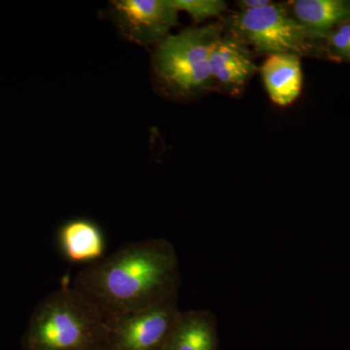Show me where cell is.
Instances as JSON below:
<instances>
[{
	"label": "cell",
	"mask_w": 350,
	"mask_h": 350,
	"mask_svg": "<svg viewBox=\"0 0 350 350\" xmlns=\"http://www.w3.org/2000/svg\"><path fill=\"white\" fill-rule=\"evenodd\" d=\"M62 252L71 262H90L103 259L105 250L103 231L94 221L85 218L69 220L59 231Z\"/></svg>",
	"instance_id": "11"
},
{
	"label": "cell",
	"mask_w": 350,
	"mask_h": 350,
	"mask_svg": "<svg viewBox=\"0 0 350 350\" xmlns=\"http://www.w3.org/2000/svg\"><path fill=\"white\" fill-rule=\"evenodd\" d=\"M301 59L293 54L269 55L260 66L267 93L278 107H288L300 96L303 87Z\"/></svg>",
	"instance_id": "8"
},
{
	"label": "cell",
	"mask_w": 350,
	"mask_h": 350,
	"mask_svg": "<svg viewBox=\"0 0 350 350\" xmlns=\"http://www.w3.org/2000/svg\"><path fill=\"white\" fill-rule=\"evenodd\" d=\"M271 2L269 0H241L238 2V5L241 8L239 11H250L269 5Z\"/></svg>",
	"instance_id": "14"
},
{
	"label": "cell",
	"mask_w": 350,
	"mask_h": 350,
	"mask_svg": "<svg viewBox=\"0 0 350 350\" xmlns=\"http://www.w3.org/2000/svg\"><path fill=\"white\" fill-rule=\"evenodd\" d=\"M179 286L178 257L165 239L126 244L85 267L73 282L107 317L178 299Z\"/></svg>",
	"instance_id": "1"
},
{
	"label": "cell",
	"mask_w": 350,
	"mask_h": 350,
	"mask_svg": "<svg viewBox=\"0 0 350 350\" xmlns=\"http://www.w3.org/2000/svg\"><path fill=\"white\" fill-rule=\"evenodd\" d=\"M209 69L214 84L227 93L241 94L257 70L250 47L231 31L214 40L209 55Z\"/></svg>",
	"instance_id": "7"
},
{
	"label": "cell",
	"mask_w": 350,
	"mask_h": 350,
	"mask_svg": "<svg viewBox=\"0 0 350 350\" xmlns=\"http://www.w3.org/2000/svg\"><path fill=\"white\" fill-rule=\"evenodd\" d=\"M110 12L124 38L142 46L161 42L178 20L172 0H114Z\"/></svg>",
	"instance_id": "6"
},
{
	"label": "cell",
	"mask_w": 350,
	"mask_h": 350,
	"mask_svg": "<svg viewBox=\"0 0 350 350\" xmlns=\"http://www.w3.org/2000/svg\"><path fill=\"white\" fill-rule=\"evenodd\" d=\"M222 33L220 25L189 27L169 34L156 45L153 57L157 81L172 96L194 98L213 89L209 69L211 46Z\"/></svg>",
	"instance_id": "3"
},
{
	"label": "cell",
	"mask_w": 350,
	"mask_h": 350,
	"mask_svg": "<svg viewBox=\"0 0 350 350\" xmlns=\"http://www.w3.org/2000/svg\"><path fill=\"white\" fill-rule=\"evenodd\" d=\"M217 320L206 310L181 312L163 350H218Z\"/></svg>",
	"instance_id": "10"
},
{
	"label": "cell",
	"mask_w": 350,
	"mask_h": 350,
	"mask_svg": "<svg viewBox=\"0 0 350 350\" xmlns=\"http://www.w3.org/2000/svg\"><path fill=\"white\" fill-rule=\"evenodd\" d=\"M322 43L321 51L329 59L350 62V20L336 27Z\"/></svg>",
	"instance_id": "12"
},
{
	"label": "cell",
	"mask_w": 350,
	"mask_h": 350,
	"mask_svg": "<svg viewBox=\"0 0 350 350\" xmlns=\"http://www.w3.org/2000/svg\"><path fill=\"white\" fill-rule=\"evenodd\" d=\"M229 31L258 54H293L301 57L320 51L319 42L292 17L286 4L271 2L255 10L232 14Z\"/></svg>",
	"instance_id": "4"
},
{
	"label": "cell",
	"mask_w": 350,
	"mask_h": 350,
	"mask_svg": "<svg viewBox=\"0 0 350 350\" xmlns=\"http://www.w3.org/2000/svg\"><path fill=\"white\" fill-rule=\"evenodd\" d=\"M286 5L292 17L317 42L350 20V1L347 0H296Z\"/></svg>",
	"instance_id": "9"
},
{
	"label": "cell",
	"mask_w": 350,
	"mask_h": 350,
	"mask_svg": "<svg viewBox=\"0 0 350 350\" xmlns=\"http://www.w3.org/2000/svg\"><path fill=\"white\" fill-rule=\"evenodd\" d=\"M23 350H109L107 317L75 287L64 286L36 306Z\"/></svg>",
	"instance_id": "2"
},
{
	"label": "cell",
	"mask_w": 350,
	"mask_h": 350,
	"mask_svg": "<svg viewBox=\"0 0 350 350\" xmlns=\"http://www.w3.org/2000/svg\"><path fill=\"white\" fill-rule=\"evenodd\" d=\"M172 3L177 12L183 11L198 23L220 15L227 7L223 0H172Z\"/></svg>",
	"instance_id": "13"
},
{
	"label": "cell",
	"mask_w": 350,
	"mask_h": 350,
	"mask_svg": "<svg viewBox=\"0 0 350 350\" xmlns=\"http://www.w3.org/2000/svg\"><path fill=\"white\" fill-rule=\"evenodd\" d=\"M177 301L107 317L109 350H163L181 313Z\"/></svg>",
	"instance_id": "5"
}]
</instances>
